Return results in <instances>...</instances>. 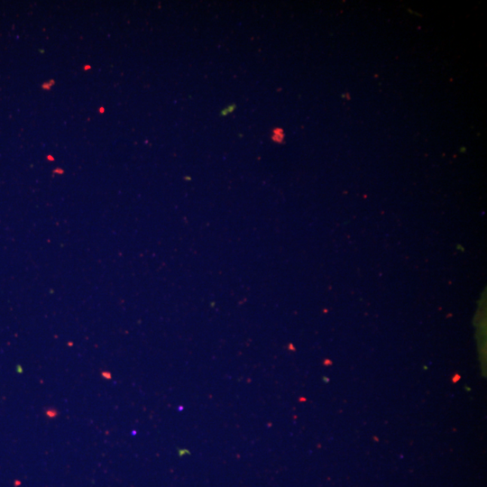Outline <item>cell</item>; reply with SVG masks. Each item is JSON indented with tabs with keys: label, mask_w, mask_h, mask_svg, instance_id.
<instances>
[{
	"label": "cell",
	"mask_w": 487,
	"mask_h": 487,
	"mask_svg": "<svg viewBox=\"0 0 487 487\" xmlns=\"http://www.w3.org/2000/svg\"><path fill=\"white\" fill-rule=\"evenodd\" d=\"M271 139H272L273 142H282L283 139H284L283 130L281 128H279V127L273 129L272 134H271Z\"/></svg>",
	"instance_id": "6da1fadb"
},
{
	"label": "cell",
	"mask_w": 487,
	"mask_h": 487,
	"mask_svg": "<svg viewBox=\"0 0 487 487\" xmlns=\"http://www.w3.org/2000/svg\"><path fill=\"white\" fill-rule=\"evenodd\" d=\"M234 107H235L234 105L229 106H227L226 109L223 110L221 114H222L223 115H226V114H229V113H231V112L234 109Z\"/></svg>",
	"instance_id": "7a4b0ae2"
}]
</instances>
